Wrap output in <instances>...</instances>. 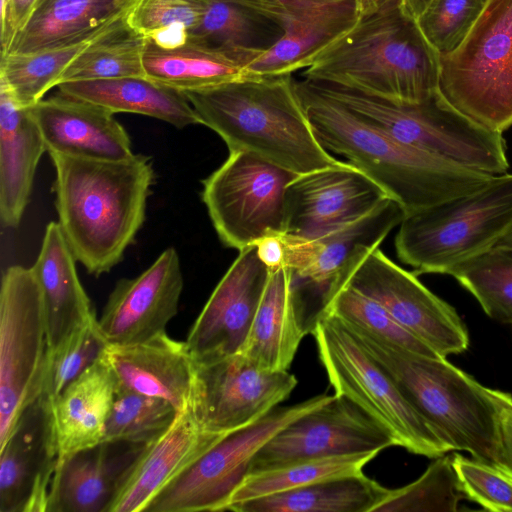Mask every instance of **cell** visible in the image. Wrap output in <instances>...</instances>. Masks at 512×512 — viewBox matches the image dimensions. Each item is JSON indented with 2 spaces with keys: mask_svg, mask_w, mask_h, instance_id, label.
Wrapping results in <instances>:
<instances>
[{
  "mask_svg": "<svg viewBox=\"0 0 512 512\" xmlns=\"http://www.w3.org/2000/svg\"><path fill=\"white\" fill-rule=\"evenodd\" d=\"M49 154L58 223L76 260L98 277L123 259L144 223L151 160L141 154L118 161Z\"/></svg>",
  "mask_w": 512,
  "mask_h": 512,
  "instance_id": "obj_1",
  "label": "cell"
},
{
  "mask_svg": "<svg viewBox=\"0 0 512 512\" xmlns=\"http://www.w3.org/2000/svg\"><path fill=\"white\" fill-rule=\"evenodd\" d=\"M296 90L313 131L326 150L375 181L406 215L474 192L493 175L421 151L362 120L307 79Z\"/></svg>",
  "mask_w": 512,
  "mask_h": 512,
  "instance_id": "obj_2",
  "label": "cell"
},
{
  "mask_svg": "<svg viewBox=\"0 0 512 512\" xmlns=\"http://www.w3.org/2000/svg\"><path fill=\"white\" fill-rule=\"evenodd\" d=\"M183 93L199 124L216 132L229 152L247 151L296 174L342 162L317 139L292 74L248 75Z\"/></svg>",
  "mask_w": 512,
  "mask_h": 512,
  "instance_id": "obj_3",
  "label": "cell"
},
{
  "mask_svg": "<svg viewBox=\"0 0 512 512\" xmlns=\"http://www.w3.org/2000/svg\"><path fill=\"white\" fill-rule=\"evenodd\" d=\"M348 329L451 451H466L498 467L500 423L512 407L510 394L483 386L444 357L419 354Z\"/></svg>",
  "mask_w": 512,
  "mask_h": 512,
  "instance_id": "obj_4",
  "label": "cell"
},
{
  "mask_svg": "<svg viewBox=\"0 0 512 512\" xmlns=\"http://www.w3.org/2000/svg\"><path fill=\"white\" fill-rule=\"evenodd\" d=\"M439 58L416 19L403 9L402 0H395L361 17L302 76L415 102L438 91Z\"/></svg>",
  "mask_w": 512,
  "mask_h": 512,
  "instance_id": "obj_5",
  "label": "cell"
},
{
  "mask_svg": "<svg viewBox=\"0 0 512 512\" xmlns=\"http://www.w3.org/2000/svg\"><path fill=\"white\" fill-rule=\"evenodd\" d=\"M309 81L318 91L400 142L493 176L509 169L502 134L464 116L439 91L410 102L340 84Z\"/></svg>",
  "mask_w": 512,
  "mask_h": 512,
  "instance_id": "obj_6",
  "label": "cell"
},
{
  "mask_svg": "<svg viewBox=\"0 0 512 512\" xmlns=\"http://www.w3.org/2000/svg\"><path fill=\"white\" fill-rule=\"evenodd\" d=\"M395 238L398 258L414 274H449L494 247L512 227V173L478 190L405 215Z\"/></svg>",
  "mask_w": 512,
  "mask_h": 512,
  "instance_id": "obj_7",
  "label": "cell"
},
{
  "mask_svg": "<svg viewBox=\"0 0 512 512\" xmlns=\"http://www.w3.org/2000/svg\"><path fill=\"white\" fill-rule=\"evenodd\" d=\"M311 332L335 394L361 408L411 453L436 458L451 451L391 375L339 319L319 313Z\"/></svg>",
  "mask_w": 512,
  "mask_h": 512,
  "instance_id": "obj_8",
  "label": "cell"
},
{
  "mask_svg": "<svg viewBox=\"0 0 512 512\" xmlns=\"http://www.w3.org/2000/svg\"><path fill=\"white\" fill-rule=\"evenodd\" d=\"M439 62L438 91L451 106L493 132L512 126V0H488L464 40Z\"/></svg>",
  "mask_w": 512,
  "mask_h": 512,
  "instance_id": "obj_9",
  "label": "cell"
},
{
  "mask_svg": "<svg viewBox=\"0 0 512 512\" xmlns=\"http://www.w3.org/2000/svg\"><path fill=\"white\" fill-rule=\"evenodd\" d=\"M297 175L250 152H229L202 181V201L222 243L240 251L283 234L285 190Z\"/></svg>",
  "mask_w": 512,
  "mask_h": 512,
  "instance_id": "obj_10",
  "label": "cell"
},
{
  "mask_svg": "<svg viewBox=\"0 0 512 512\" xmlns=\"http://www.w3.org/2000/svg\"><path fill=\"white\" fill-rule=\"evenodd\" d=\"M331 397L321 394L276 407L251 425L225 435L167 485L145 512L227 511L259 450L287 424Z\"/></svg>",
  "mask_w": 512,
  "mask_h": 512,
  "instance_id": "obj_11",
  "label": "cell"
},
{
  "mask_svg": "<svg viewBox=\"0 0 512 512\" xmlns=\"http://www.w3.org/2000/svg\"><path fill=\"white\" fill-rule=\"evenodd\" d=\"M46 348L44 305L34 271L9 266L0 290V445L41 394Z\"/></svg>",
  "mask_w": 512,
  "mask_h": 512,
  "instance_id": "obj_12",
  "label": "cell"
},
{
  "mask_svg": "<svg viewBox=\"0 0 512 512\" xmlns=\"http://www.w3.org/2000/svg\"><path fill=\"white\" fill-rule=\"evenodd\" d=\"M329 286H348L373 299L441 357L462 353L469 345L468 330L456 310L380 247L359 249Z\"/></svg>",
  "mask_w": 512,
  "mask_h": 512,
  "instance_id": "obj_13",
  "label": "cell"
},
{
  "mask_svg": "<svg viewBox=\"0 0 512 512\" xmlns=\"http://www.w3.org/2000/svg\"><path fill=\"white\" fill-rule=\"evenodd\" d=\"M296 385L287 370L262 369L238 352L195 363L190 408L202 429L229 434L267 415Z\"/></svg>",
  "mask_w": 512,
  "mask_h": 512,
  "instance_id": "obj_14",
  "label": "cell"
},
{
  "mask_svg": "<svg viewBox=\"0 0 512 512\" xmlns=\"http://www.w3.org/2000/svg\"><path fill=\"white\" fill-rule=\"evenodd\" d=\"M394 445L391 434L361 408L334 394L276 433L256 454L249 473L309 459L380 452Z\"/></svg>",
  "mask_w": 512,
  "mask_h": 512,
  "instance_id": "obj_15",
  "label": "cell"
},
{
  "mask_svg": "<svg viewBox=\"0 0 512 512\" xmlns=\"http://www.w3.org/2000/svg\"><path fill=\"white\" fill-rule=\"evenodd\" d=\"M269 272L270 268L261 258L257 244L239 251L188 333L185 342L195 363L240 352Z\"/></svg>",
  "mask_w": 512,
  "mask_h": 512,
  "instance_id": "obj_16",
  "label": "cell"
},
{
  "mask_svg": "<svg viewBox=\"0 0 512 512\" xmlns=\"http://www.w3.org/2000/svg\"><path fill=\"white\" fill-rule=\"evenodd\" d=\"M390 198L349 162L298 174L285 190L284 234L322 235L349 224Z\"/></svg>",
  "mask_w": 512,
  "mask_h": 512,
  "instance_id": "obj_17",
  "label": "cell"
},
{
  "mask_svg": "<svg viewBox=\"0 0 512 512\" xmlns=\"http://www.w3.org/2000/svg\"><path fill=\"white\" fill-rule=\"evenodd\" d=\"M0 512H47L59 455L52 407L29 404L0 445Z\"/></svg>",
  "mask_w": 512,
  "mask_h": 512,
  "instance_id": "obj_18",
  "label": "cell"
},
{
  "mask_svg": "<svg viewBox=\"0 0 512 512\" xmlns=\"http://www.w3.org/2000/svg\"><path fill=\"white\" fill-rule=\"evenodd\" d=\"M184 279L173 247L135 278L119 280L98 319L109 345L137 344L166 333L177 314Z\"/></svg>",
  "mask_w": 512,
  "mask_h": 512,
  "instance_id": "obj_19",
  "label": "cell"
},
{
  "mask_svg": "<svg viewBox=\"0 0 512 512\" xmlns=\"http://www.w3.org/2000/svg\"><path fill=\"white\" fill-rule=\"evenodd\" d=\"M284 34L268 50L250 57L248 75L293 74L318 56L360 20L358 0H282Z\"/></svg>",
  "mask_w": 512,
  "mask_h": 512,
  "instance_id": "obj_20",
  "label": "cell"
},
{
  "mask_svg": "<svg viewBox=\"0 0 512 512\" xmlns=\"http://www.w3.org/2000/svg\"><path fill=\"white\" fill-rule=\"evenodd\" d=\"M225 435L202 429L190 407L179 411L165 431L144 444L107 512H145L167 485Z\"/></svg>",
  "mask_w": 512,
  "mask_h": 512,
  "instance_id": "obj_21",
  "label": "cell"
},
{
  "mask_svg": "<svg viewBox=\"0 0 512 512\" xmlns=\"http://www.w3.org/2000/svg\"><path fill=\"white\" fill-rule=\"evenodd\" d=\"M405 215L397 201L386 198L365 216L322 235L299 238L279 234L282 264L291 270L294 280L326 290L359 249L380 247Z\"/></svg>",
  "mask_w": 512,
  "mask_h": 512,
  "instance_id": "obj_22",
  "label": "cell"
},
{
  "mask_svg": "<svg viewBox=\"0 0 512 512\" xmlns=\"http://www.w3.org/2000/svg\"><path fill=\"white\" fill-rule=\"evenodd\" d=\"M27 109L49 153L112 161L133 155L128 133L102 106L59 92Z\"/></svg>",
  "mask_w": 512,
  "mask_h": 512,
  "instance_id": "obj_23",
  "label": "cell"
},
{
  "mask_svg": "<svg viewBox=\"0 0 512 512\" xmlns=\"http://www.w3.org/2000/svg\"><path fill=\"white\" fill-rule=\"evenodd\" d=\"M104 356L119 388L161 398L176 410L190 407L195 362L186 342L166 333L131 345H109Z\"/></svg>",
  "mask_w": 512,
  "mask_h": 512,
  "instance_id": "obj_24",
  "label": "cell"
},
{
  "mask_svg": "<svg viewBox=\"0 0 512 512\" xmlns=\"http://www.w3.org/2000/svg\"><path fill=\"white\" fill-rule=\"evenodd\" d=\"M143 446L103 442L59 462L47 512H107Z\"/></svg>",
  "mask_w": 512,
  "mask_h": 512,
  "instance_id": "obj_25",
  "label": "cell"
},
{
  "mask_svg": "<svg viewBox=\"0 0 512 512\" xmlns=\"http://www.w3.org/2000/svg\"><path fill=\"white\" fill-rule=\"evenodd\" d=\"M118 388L117 378L103 355L56 397L51 407L58 463L103 443Z\"/></svg>",
  "mask_w": 512,
  "mask_h": 512,
  "instance_id": "obj_26",
  "label": "cell"
},
{
  "mask_svg": "<svg viewBox=\"0 0 512 512\" xmlns=\"http://www.w3.org/2000/svg\"><path fill=\"white\" fill-rule=\"evenodd\" d=\"M307 331V325L298 311L291 270L285 265L270 268L262 298L240 353L262 369L286 371Z\"/></svg>",
  "mask_w": 512,
  "mask_h": 512,
  "instance_id": "obj_27",
  "label": "cell"
},
{
  "mask_svg": "<svg viewBox=\"0 0 512 512\" xmlns=\"http://www.w3.org/2000/svg\"><path fill=\"white\" fill-rule=\"evenodd\" d=\"M76 261L59 223L50 222L32 266L43 299L46 350H53L95 314L78 278Z\"/></svg>",
  "mask_w": 512,
  "mask_h": 512,
  "instance_id": "obj_28",
  "label": "cell"
},
{
  "mask_svg": "<svg viewBox=\"0 0 512 512\" xmlns=\"http://www.w3.org/2000/svg\"><path fill=\"white\" fill-rule=\"evenodd\" d=\"M45 151L28 109L0 84V218L4 227L16 228L21 222Z\"/></svg>",
  "mask_w": 512,
  "mask_h": 512,
  "instance_id": "obj_29",
  "label": "cell"
},
{
  "mask_svg": "<svg viewBox=\"0 0 512 512\" xmlns=\"http://www.w3.org/2000/svg\"><path fill=\"white\" fill-rule=\"evenodd\" d=\"M139 1L46 0L16 34L7 54L57 48L95 38L127 19Z\"/></svg>",
  "mask_w": 512,
  "mask_h": 512,
  "instance_id": "obj_30",
  "label": "cell"
},
{
  "mask_svg": "<svg viewBox=\"0 0 512 512\" xmlns=\"http://www.w3.org/2000/svg\"><path fill=\"white\" fill-rule=\"evenodd\" d=\"M205 12L188 40L236 52L246 59L264 52L284 34L282 0H204Z\"/></svg>",
  "mask_w": 512,
  "mask_h": 512,
  "instance_id": "obj_31",
  "label": "cell"
},
{
  "mask_svg": "<svg viewBox=\"0 0 512 512\" xmlns=\"http://www.w3.org/2000/svg\"><path fill=\"white\" fill-rule=\"evenodd\" d=\"M57 87L64 95L97 104L114 114H141L165 121L177 128L199 124L197 115L183 92L146 76L70 81Z\"/></svg>",
  "mask_w": 512,
  "mask_h": 512,
  "instance_id": "obj_32",
  "label": "cell"
},
{
  "mask_svg": "<svg viewBox=\"0 0 512 512\" xmlns=\"http://www.w3.org/2000/svg\"><path fill=\"white\" fill-rule=\"evenodd\" d=\"M244 56L191 40L162 47L147 39L143 53L146 77L181 92L202 90L245 76Z\"/></svg>",
  "mask_w": 512,
  "mask_h": 512,
  "instance_id": "obj_33",
  "label": "cell"
},
{
  "mask_svg": "<svg viewBox=\"0 0 512 512\" xmlns=\"http://www.w3.org/2000/svg\"><path fill=\"white\" fill-rule=\"evenodd\" d=\"M389 490L361 472L251 499L231 506L228 511L374 512Z\"/></svg>",
  "mask_w": 512,
  "mask_h": 512,
  "instance_id": "obj_34",
  "label": "cell"
},
{
  "mask_svg": "<svg viewBox=\"0 0 512 512\" xmlns=\"http://www.w3.org/2000/svg\"><path fill=\"white\" fill-rule=\"evenodd\" d=\"M146 41V37L129 25L127 18L105 31L79 54L64 70L58 85L70 81L144 77Z\"/></svg>",
  "mask_w": 512,
  "mask_h": 512,
  "instance_id": "obj_35",
  "label": "cell"
},
{
  "mask_svg": "<svg viewBox=\"0 0 512 512\" xmlns=\"http://www.w3.org/2000/svg\"><path fill=\"white\" fill-rule=\"evenodd\" d=\"M100 35L67 46L0 56V84L21 107L29 108L57 87L64 70Z\"/></svg>",
  "mask_w": 512,
  "mask_h": 512,
  "instance_id": "obj_36",
  "label": "cell"
},
{
  "mask_svg": "<svg viewBox=\"0 0 512 512\" xmlns=\"http://www.w3.org/2000/svg\"><path fill=\"white\" fill-rule=\"evenodd\" d=\"M379 452L332 456L293 462L280 467L249 473L233 494L231 506L317 481L358 474Z\"/></svg>",
  "mask_w": 512,
  "mask_h": 512,
  "instance_id": "obj_37",
  "label": "cell"
},
{
  "mask_svg": "<svg viewBox=\"0 0 512 512\" xmlns=\"http://www.w3.org/2000/svg\"><path fill=\"white\" fill-rule=\"evenodd\" d=\"M319 313L331 315L348 328L389 344L427 356L441 357L404 329L383 306L348 286H329L323 293L317 315Z\"/></svg>",
  "mask_w": 512,
  "mask_h": 512,
  "instance_id": "obj_38",
  "label": "cell"
},
{
  "mask_svg": "<svg viewBox=\"0 0 512 512\" xmlns=\"http://www.w3.org/2000/svg\"><path fill=\"white\" fill-rule=\"evenodd\" d=\"M449 275L476 298L490 318L512 323V249L494 246Z\"/></svg>",
  "mask_w": 512,
  "mask_h": 512,
  "instance_id": "obj_39",
  "label": "cell"
},
{
  "mask_svg": "<svg viewBox=\"0 0 512 512\" xmlns=\"http://www.w3.org/2000/svg\"><path fill=\"white\" fill-rule=\"evenodd\" d=\"M95 314L53 350H46L41 394L50 404L73 380L100 359L107 347Z\"/></svg>",
  "mask_w": 512,
  "mask_h": 512,
  "instance_id": "obj_40",
  "label": "cell"
},
{
  "mask_svg": "<svg viewBox=\"0 0 512 512\" xmlns=\"http://www.w3.org/2000/svg\"><path fill=\"white\" fill-rule=\"evenodd\" d=\"M463 497L452 457L442 455L414 482L390 489L374 512H455Z\"/></svg>",
  "mask_w": 512,
  "mask_h": 512,
  "instance_id": "obj_41",
  "label": "cell"
},
{
  "mask_svg": "<svg viewBox=\"0 0 512 512\" xmlns=\"http://www.w3.org/2000/svg\"><path fill=\"white\" fill-rule=\"evenodd\" d=\"M177 413L164 399L118 388L103 442L146 444L165 431Z\"/></svg>",
  "mask_w": 512,
  "mask_h": 512,
  "instance_id": "obj_42",
  "label": "cell"
},
{
  "mask_svg": "<svg viewBox=\"0 0 512 512\" xmlns=\"http://www.w3.org/2000/svg\"><path fill=\"white\" fill-rule=\"evenodd\" d=\"M204 12V0H140L128 23L156 45L174 47L188 40Z\"/></svg>",
  "mask_w": 512,
  "mask_h": 512,
  "instance_id": "obj_43",
  "label": "cell"
},
{
  "mask_svg": "<svg viewBox=\"0 0 512 512\" xmlns=\"http://www.w3.org/2000/svg\"><path fill=\"white\" fill-rule=\"evenodd\" d=\"M488 0H431L416 19L424 37L439 53L456 49L467 36Z\"/></svg>",
  "mask_w": 512,
  "mask_h": 512,
  "instance_id": "obj_44",
  "label": "cell"
},
{
  "mask_svg": "<svg viewBox=\"0 0 512 512\" xmlns=\"http://www.w3.org/2000/svg\"><path fill=\"white\" fill-rule=\"evenodd\" d=\"M452 464L466 498L488 511L512 512L511 474L493 464L459 454L452 456Z\"/></svg>",
  "mask_w": 512,
  "mask_h": 512,
  "instance_id": "obj_45",
  "label": "cell"
},
{
  "mask_svg": "<svg viewBox=\"0 0 512 512\" xmlns=\"http://www.w3.org/2000/svg\"><path fill=\"white\" fill-rule=\"evenodd\" d=\"M498 467L512 475V407L503 413L500 423Z\"/></svg>",
  "mask_w": 512,
  "mask_h": 512,
  "instance_id": "obj_46",
  "label": "cell"
},
{
  "mask_svg": "<svg viewBox=\"0 0 512 512\" xmlns=\"http://www.w3.org/2000/svg\"><path fill=\"white\" fill-rule=\"evenodd\" d=\"M0 26V56H3L7 54L16 36L12 18V0H0Z\"/></svg>",
  "mask_w": 512,
  "mask_h": 512,
  "instance_id": "obj_47",
  "label": "cell"
},
{
  "mask_svg": "<svg viewBox=\"0 0 512 512\" xmlns=\"http://www.w3.org/2000/svg\"><path fill=\"white\" fill-rule=\"evenodd\" d=\"M39 0H12V18L16 34L25 26Z\"/></svg>",
  "mask_w": 512,
  "mask_h": 512,
  "instance_id": "obj_48",
  "label": "cell"
},
{
  "mask_svg": "<svg viewBox=\"0 0 512 512\" xmlns=\"http://www.w3.org/2000/svg\"><path fill=\"white\" fill-rule=\"evenodd\" d=\"M395 0H358L361 17L370 15L389 5Z\"/></svg>",
  "mask_w": 512,
  "mask_h": 512,
  "instance_id": "obj_49",
  "label": "cell"
},
{
  "mask_svg": "<svg viewBox=\"0 0 512 512\" xmlns=\"http://www.w3.org/2000/svg\"><path fill=\"white\" fill-rule=\"evenodd\" d=\"M431 0H402V7L407 14L417 19Z\"/></svg>",
  "mask_w": 512,
  "mask_h": 512,
  "instance_id": "obj_50",
  "label": "cell"
},
{
  "mask_svg": "<svg viewBox=\"0 0 512 512\" xmlns=\"http://www.w3.org/2000/svg\"><path fill=\"white\" fill-rule=\"evenodd\" d=\"M495 246L512 249V227L510 230L496 243Z\"/></svg>",
  "mask_w": 512,
  "mask_h": 512,
  "instance_id": "obj_51",
  "label": "cell"
},
{
  "mask_svg": "<svg viewBox=\"0 0 512 512\" xmlns=\"http://www.w3.org/2000/svg\"><path fill=\"white\" fill-rule=\"evenodd\" d=\"M44 1H46V0H39V2H38V4H37V7H38V5H40V4H41L42 2H44ZM37 7H36V8H37Z\"/></svg>",
  "mask_w": 512,
  "mask_h": 512,
  "instance_id": "obj_52",
  "label": "cell"
}]
</instances>
